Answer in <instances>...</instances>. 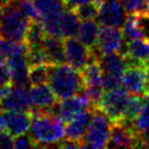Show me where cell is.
<instances>
[{
    "label": "cell",
    "instance_id": "obj_1",
    "mask_svg": "<svg viewBox=\"0 0 149 149\" xmlns=\"http://www.w3.org/2000/svg\"><path fill=\"white\" fill-rule=\"evenodd\" d=\"M29 135L37 147H56L65 136V126L57 114L32 109V124Z\"/></svg>",
    "mask_w": 149,
    "mask_h": 149
},
{
    "label": "cell",
    "instance_id": "obj_2",
    "mask_svg": "<svg viewBox=\"0 0 149 149\" xmlns=\"http://www.w3.org/2000/svg\"><path fill=\"white\" fill-rule=\"evenodd\" d=\"M48 84L59 100L76 96L85 91L82 72L71 64H50Z\"/></svg>",
    "mask_w": 149,
    "mask_h": 149
},
{
    "label": "cell",
    "instance_id": "obj_3",
    "mask_svg": "<svg viewBox=\"0 0 149 149\" xmlns=\"http://www.w3.org/2000/svg\"><path fill=\"white\" fill-rule=\"evenodd\" d=\"M31 20L17 8L13 1L0 9L1 37L11 42H24Z\"/></svg>",
    "mask_w": 149,
    "mask_h": 149
},
{
    "label": "cell",
    "instance_id": "obj_4",
    "mask_svg": "<svg viewBox=\"0 0 149 149\" xmlns=\"http://www.w3.org/2000/svg\"><path fill=\"white\" fill-rule=\"evenodd\" d=\"M112 122L101 109L94 107L93 116L84 137L85 147L106 148L110 139Z\"/></svg>",
    "mask_w": 149,
    "mask_h": 149
},
{
    "label": "cell",
    "instance_id": "obj_5",
    "mask_svg": "<svg viewBox=\"0 0 149 149\" xmlns=\"http://www.w3.org/2000/svg\"><path fill=\"white\" fill-rule=\"evenodd\" d=\"M128 91L125 88H116L107 91L96 107L101 109L112 123L123 120L126 106L130 100Z\"/></svg>",
    "mask_w": 149,
    "mask_h": 149
},
{
    "label": "cell",
    "instance_id": "obj_6",
    "mask_svg": "<svg viewBox=\"0 0 149 149\" xmlns=\"http://www.w3.org/2000/svg\"><path fill=\"white\" fill-rule=\"evenodd\" d=\"M108 147L112 148H137L141 147L137 131L132 123L118 121L111 124L110 139Z\"/></svg>",
    "mask_w": 149,
    "mask_h": 149
},
{
    "label": "cell",
    "instance_id": "obj_7",
    "mask_svg": "<svg viewBox=\"0 0 149 149\" xmlns=\"http://www.w3.org/2000/svg\"><path fill=\"white\" fill-rule=\"evenodd\" d=\"M122 86L132 95H145L148 91V68L145 63L131 64L126 68Z\"/></svg>",
    "mask_w": 149,
    "mask_h": 149
},
{
    "label": "cell",
    "instance_id": "obj_8",
    "mask_svg": "<svg viewBox=\"0 0 149 149\" xmlns=\"http://www.w3.org/2000/svg\"><path fill=\"white\" fill-rule=\"evenodd\" d=\"M84 81H85V93L89 97L94 106L99 104L100 99L104 96V84H102V70L100 68L98 59L93 60L87 64L82 71Z\"/></svg>",
    "mask_w": 149,
    "mask_h": 149
},
{
    "label": "cell",
    "instance_id": "obj_9",
    "mask_svg": "<svg viewBox=\"0 0 149 149\" xmlns=\"http://www.w3.org/2000/svg\"><path fill=\"white\" fill-rule=\"evenodd\" d=\"M127 42L119 27L101 25L97 42V49L101 54L113 52H126Z\"/></svg>",
    "mask_w": 149,
    "mask_h": 149
},
{
    "label": "cell",
    "instance_id": "obj_10",
    "mask_svg": "<svg viewBox=\"0 0 149 149\" xmlns=\"http://www.w3.org/2000/svg\"><path fill=\"white\" fill-rule=\"evenodd\" d=\"M95 107L86 93L83 91L79 95L62 99L57 104V116L65 123H69L87 109Z\"/></svg>",
    "mask_w": 149,
    "mask_h": 149
},
{
    "label": "cell",
    "instance_id": "obj_11",
    "mask_svg": "<svg viewBox=\"0 0 149 149\" xmlns=\"http://www.w3.org/2000/svg\"><path fill=\"white\" fill-rule=\"evenodd\" d=\"M64 49L66 62L81 72L88 63L96 59L93 51L79 39L77 40L74 37H68L64 39Z\"/></svg>",
    "mask_w": 149,
    "mask_h": 149
},
{
    "label": "cell",
    "instance_id": "obj_12",
    "mask_svg": "<svg viewBox=\"0 0 149 149\" xmlns=\"http://www.w3.org/2000/svg\"><path fill=\"white\" fill-rule=\"evenodd\" d=\"M126 13L120 0H101L97 20L100 25L120 29L127 19Z\"/></svg>",
    "mask_w": 149,
    "mask_h": 149
},
{
    "label": "cell",
    "instance_id": "obj_13",
    "mask_svg": "<svg viewBox=\"0 0 149 149\" xmlns=\"http://www.w3.org/2000/svg\"><path fill=\"white\" fill-rule=\"evenodd\" d=\"M29 96L34 107L33 109L44 110L57 114V104L59 99L51 91V88L46 84L32 85V88L29 89Z\"/></svg>",
    "mask_w": 149,
    "mask_h": 149
},
{
    "label": "cell",
    "instance_id": "obj_14",
    "mask_svg": "<svg viewBox=\"0 0 149 149\" xmlns=\"http://www.w3.org/2000/svg\"><path fill=\"white\" fill-rule=\"evenodd\" d=\"M0 102L4 111H32L33 109L27 86L12 85L8 96Z\"/></svg>",
    "mask_w": 149,
    "mask_h": 149
},
{
    "label": "cell",
    "instance_id": "obj_15",
    "mask_svg": "<svg viewBox=\"0 0 149 149\" xmlns=\"http://www.w3.org/2000/svg\"><path fill=\"white\" fill-rule=\"evenodd\" d=\"M6 130L14 137L25 134L32 124V111H4Z\"/></svg>",
    "mask_w": 149,
    "mask_h": 149
},
{
    "label": "cell",
    "instance_id": "obj_16",
    "mask_svg": "<svg viewBox=\"0 0 149 149\" xmlns=\"http://www.w3.org/2000/svg\"><path fill=\"white\" fill-rule=\"evenodd\" d=\"M98 62L102 70V73L116 75L121 77H123L126 68L130 65L127 56L123 52L101 54L98 58Z\"/></svg>",
    "mask_w": 149,
    "mask_h": 149
},
{
    "label": "cell",
    "instance_id": "obj_17",
    "mask_svg": "<svg viewBox=\"0 0 149 149\" xmlns=\"http://www.w3.org/2000/svg\"><path fill=\"white\" fill-rule=\"evenodd\" d=\"M10 70L12 85L27 86L29 84V64L27 56H12L6 61Z\"/></svg>",
    "mask_w": 149,
    "mask_h": 149
},
{
    "label": "cell",
    "instance_id": "obj_18",
    "mask_svg": "<svg viewBox=\"0 0 149 149\" xmlns=\"http://www.w3.org/2000/svg\"><path fill=\"white\" fill-rule=\"evenodd\" d=\"M94 107L87 109L82 114H79L74 120L66 123L65 125V137L74 141H79L84 143V137L86 135L88 125L91 123V116H93ZM85 145V144H84Z\"/></svg>",
    "mask_w": 149,
    "mask_h": 149
},
{
    "label": "cell",
    "instance_id": "obj_19",
    "mask_svg": "<svg viewBox=\"0 0 149 149\" xmlns=\"http://www.w3.org/2000/svg\"><path fill=\"white\" fill-rule=\"evenodd\" d=\"M99 31V25L97 22H95L94 20H86L81 23L79 34H77L79 39L93 51L96 59H98L101 56V54L97 49Z\"/></svg>",
    "mask_w": 149,
    "mask_h": 149
},
{
    "label": "cell",
    "instance_id": "obj_20",
    "mask_svg": "<svg viewBox=\"0 0 149 149\" xmlns=\"http://www.w3.org/2000/svg\"><path fill=\"white\" fill-rule=\"evenodd\" d=\"M42 47L45 48L51 64L65 63L66 57L65 49H64V42H62L60 37L46 35V37L42 40Z\"/></svg>",
    "mask_w": 149,
    "mask_h": 149
},
{
    "label": "cell",
    "instance_id": "obj_21",
    "mask_svg": "<svg viewBox=\"0 0 149 149\" xmlns=\"http://www.w3.org/2000/svg\"><path fill=\"white\" fill-rule=\"evenodd\" d=\"M126 56L130 65L137 63H145L149 56V39H134L127 42Z\"/></svg>",
    "mask_w": 149,
    "mask_h": 149
},
{
    "label": "cell",
    "instance_id": "obj_22",
    "mask_svg": "<svg viewBox=\"0 0 149 149\" xmlns=\"http://www.w3.org/2000/svg\"><path fill=\"white\" fill-rule=\"evenodd\" d=\"M42 19L59 17L68 7L64 0H34Z\"/></svg>",
    "mask_w": 149,
    "mask_h": 149
},
{
    "label": "cell",
    "instance_id": "obj_23",
    "mask_svg": "<svg viewBox=\"0 0 149 149\" xmlns=\"http://www.w3.org/2000/svg\"><path fill=\"white\" fill-rule=\"evenodd\" d=\"M81 19L74 8H66L61 15V31L63 37H74L79 34Z\"/></svg>",
    "mask_w": 149,
    "mask_h": 149
},
{
    "label": "cell",
    "instance_id": "obj_24",
    "mask_svg": "<svg viewBox=\"0 0 149 149\" xmlns=\"http://www.w3.org/2000/svg\"><path fill=\"white\" fill-rule=\"evenodd\" d=\"M122 33L126 42L134 39H139V38L146 39V34L141 24V20L138 15H135V14H130L127 17L122 27Z\"/></svg>",
    "mask_w": 149,
    "mask_h": 149
},
{
    "label": "cell",
    "instance_id": "obj_25",
    "mask_svg": "<svg viewBox=\"0 0 149 149\" xmlns=\"http://www.w3.org/2000/svg\"><path fill=\"white\" fill-rule=\"evenodd\" d=\"M46 37V32L44 29L40 20H32L29 22V29L25 35L24 42L27 44L29 48H35L42 45V40Z\"/></svg>",
    "mask_w": 149,
    "mask_h": 149
},
{
    "label": "cell",
    "instance_id": "obj_26",
    "mask_svg": "<svg viewBox=\"0 0 149 149\" xmlns=\"http://www.w3.org/2000/svg\"><path fill=\"white\" fill-rule=\"evenodd\" d=\"M144 102H145V99H144V97H141V95H133L130 98V100H128V104L126 106V109H125L123 120L121 121H125V122H128V123H132L134 119L143 110Z\"/></svg>",
    "mask_w": 149,
    "mask_h": 149
},
{
    "label": "cell",
    "instance_id": "obj_27",
    "mask_svg": "<svg viewBox=\"0 0 149 149\" xmlns=\"http://www.w3.org/2000/svg\"><path fill=\"white\" fill-rule=\"evenodd\" d=\"M50 64H36L29 66V79L31 85L48 83Z\"/></svg>",
    "mask_w": 149,
    "mask_h": 149
},
{
    "label": "cell",
    "instance_id": "obj_28",
    "mask_svg": "<svg viewBox=\"0 0 149 149\" xmlns=\"http://www.w3.org/2000/svg\"><path fill=\"white\" fill-rule=\"evenodd\" d=\"M128 14L149 15V0H120Z\"/></svg>",
    "mask_w": 149,
    "mask_h": 149
},
{
    "label": "cell",
    "instance_id": "obj_29",
    "mask_svg": "<svg viewBox=\"0 0 149 149\" xmlns=\"http://www.w3.org/2000/svg\"><path fill=\"white\" fill-rule=\"evenodd\" d=\"M27 61H29V66L36 65V64H51L49 57H48L42 45L35 47V48H31L29 50Z\"/></svg>",
    "mask_w": 149,
    "mask_h": 149
},
{
    "label": "cell",
    "instance_id": "obj_30",
    "mask_svg": "<svg viewBox=\"0 0 149 149\" xmlns=\"http://www.w3.org/2000/svg\"><path fill=\"white\" fill-rule=\"evenodd\" d=\"M17 8L21 11L29 20H40V15L37 10V7L32 0H21V1H13Z\"/></svg>",
    "mask_w": 149,
    "mask_h": 149
},
{
    "label": "cell",
    "instance_id": "obj_31",
    "mask_svg": "<svg viewBox=\"0 0 149 149\" xmlns=\"http://www.w3.org/2000/svg\"><path fill=\"white\" fill-rule=\"evenodd\" d=\"M77 15L82 21L86 20H94L98 17V11H99V3L97 2H91V3L81 4L79 7L74 8Z\"/></svg>",
    "mask_w": 149,
    "mask_h": 149
},
{
    "label": "cell",
    "instance_id": "obj_32",
    "mask_svg": "<svg viewBox=\"0 0 149 149\" xmlns=\"http://www.w3.org/2000/svg\"><path fill=\"white\" fill-rule=\"evenodd\" d=\"M132 125L136 131H141L149 127V106L143 108L139 114L132 122Z\"/></svg>",
    "mask_w": 149,
    "mask_h": 149
},
{
    "label": "cell",
    "instance_id": "obj_33",
    "mask_svg": "<svg viewBox=\"0 0 149 149\" xmlns=\"http://www.w3.org/2000/svg\"><path fill=\"white\" fill-rule=\"evenodd\" d=\"M102 84L104 91H112L122 85V77L112 74H102Z\"/></svg>",
    "mask_w": 149,
    "mask_h": 149
},
{
    "label": "cell",
    "instance_id": "obj_34",
    "mask_svg": "<svg viewBox=\"0 0 149 149\" xmlns=\"http://www.w3.org/2000/svg\"><path fill=\"white\" fill-rule=\"evenodd\" d=\"M34 147H37V144L31 135H27L25 133L15 137L14 148H34Z\"/></svg>",
    "mask_w": 149,
    "mask_h": 149
},
{
    "label": "cell",
    "instance_id": "obj_35",
    "mask_svg": "<svg viewBox=\"0 0 149 149\" xmlns=\"http://www.w3.org/2000/svg\"><path fill=\"white\" fill-rule=\"evenodd\" d=\"M10 84H12V82L8 64L4 61H0V88Z\"/></svg>",
    "mask_w": 149,
    "mask_h": 149
},
{
    "label": "cell",
    "instance_id": "obj_36",
    "mask_svg": "<svg viewBox=\"0 0 149 149\" xmlns=\"http://www.w3.org/2000/svg\"><path fill=\"white\" fill-rule=\"evenodd\" d=\"M14 141L15 137L8 131L0 133V148H14Z\"/></svg>",
    "mask_w": 149,
    "mask_h": 149
},
{
    "label": "cell",
    "instance_id": "obj_37",
    "mask_svg": "<svg viewBox=\"0 0 149 149\" xmlns=\"http://www.w3.org/2000/svg\"><path fill=\"white\" fill-rule=\"evenodd\" d=\"M137 134H138V138H139L141 147L149 148V127L141 130V131H137Z\"/></svg>",
    "mask_w": 149,
    "mask_h": 149
},
{
    "label": "cell",
    "instance_id": "obj_38",
    "mask_svg": "<svg viewBox=\"0 0 149 149\" xmlns=\"http://www.w3.org/2000/svg\"><path fill=\"white\" fill-rule=\"evenodd\" d=\"M101 0H64L66 7L68 8H76L81 4H85V3H91V2H97V3H100Z\"/></svg>",
    "mask_w": 149,
    "mask_h": 149
},
{
    "label": "cell",
    "instance_id": "obj_39",
    "mask_svg": "<svg viewBox=\"0 0 149 149\" xmlns=\"http://www.w3.org/2000/svg\"><path fill=\"white\" fill-rule=\"evenodd\" d=\"M11 0H0V9L3 8L4 6H7L8 3H10Z\"/></svg>",
    "mask_w": 149,
    "mask_h": 149
},
{
    "label": "cell",
    "instance_id": "obj_40",
    "mask_svg": "<svg viewBox=\"0 0 149 149\" xmlns=\"http://www.w3.org/2000/svg\"><path fill=\"white\" fill-rule=\"evenodd\" d=\"M144 99H145V102L147 104V106H149V89L145 93V95H144Z\"/></svg>",
    "mask_w": 149,
    "mask_h": 149
},
{
    "label": "cell",
    "instance_id": "obj_41",
    "mask_svg": "<svg viewBox=\"0 0 149 149\" xmlns=\"http://www.w3.org/2000/svg\"><path fill=\"white\" fill-rule=\"evenodd\" d=\"M1 110H2V107H1V102H0V114H1Z\"/></svg>",
    "mask_w": 149,
    "mask_h": 149
},
{
    "label": "cell",
    "instance_id": "obj_42",
    "mask_svg": "<svg viewBox=\"0 0 149 149\" xmlns=\"http://www.w3.org/2000/svg\"><path fill=\"white\" fill-rule=\"evenodd\" d=\"M148 86H149V68H148ZM149 89V88H148Z\"/></svg>",
    "mask_w": 149,
    "mask_h": 149
},
{
    "label": "cell",
    "instance_id": "obj_43",
    "mask_svg": "<svg viewBox=\"0 0 149 149\" xmlns=\"http://www.w3.org/2000/svg\"><path fill=\"white\" fill-rule=\"evenodd\" d=\"M11 1H21V0H11Z\"/></svg>",
    "mask_w": 149,
    "mask_h": 149
},
{
    "label": "cell",
    "instance_id": "obj_44",
    "mask_svg": "<svg viewBox=\"0 0 149 149\" xmlns=\"http://www.w3.org/2000/svg\"><path fill=\"white\" fill-rule=\"evenodd\" d=\"M0 39H1V31H0Z\"/></svg>",
    "mask_w": 149,
    "mask_h": 149
}]
</instances>
